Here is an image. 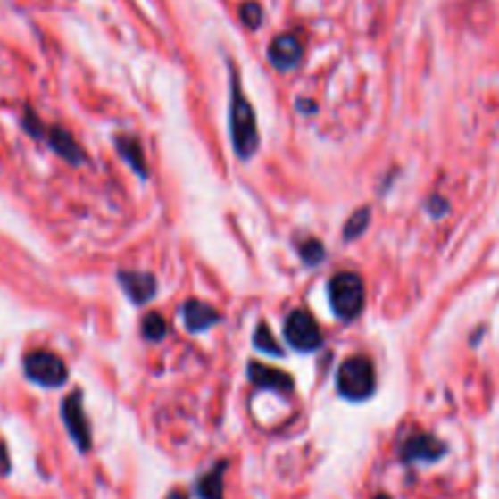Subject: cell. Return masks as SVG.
<instances>
[{"mask_svg": "<svg viewBox=\"0 0 499 499\" xmlns=\"http://www.w3.org/2000/svg\"><path fill=\"white\" fill-rule=\"evenodd\" d=\"M229 129H232L234 152L239 159H251L259 149V127L256 112L241 90L239 76L232 69V105H229Z\"/></svg>", "mask_w": 499, "mask_h": 499, "instance_id": "1", "label": "cell"}, {"mask_svg": "<svg viewBox=\"0 0 499 499\" xmlns=\"http://www.w3.org/2000/svg\"><path fill=\"white\" fill-rule=\"evenodd\" d=\"M337 387L341 397L351 402L368 400L375 393V368L363 356L346 358L337 373Z\"/></svg>", "mask_w": 499, "mask_h": 499, "instance_id": "2", "label": "cell"}, {"mask_svg": "<svg viewBox=\"0 0 499 499\" xmlns=\"http://www.w3.org/2000/svg\"><path fill=\"white\" fill-rule=\"evenodd\" d=\"M329 303L339 320H356L363 310V303H366L363 280L356 273L334 276L329 280Z\"/></svg>", "mask_w": 499, "mask_h": 499, "instance_id": "3", "label": "cell"}, {"mask_svg": "<svg viewBox=\"0 0 499 499\" xmlns=\"http://www.w3.org/2000/svg\"><path fill=\"white\" fill-rule=\"evenodd\" d=\"M22 366H25L27 378L32 383L42 385V387H59V385L69 380V368L52 351H32V353H27Z\"/></svg>", "mask_w": 499, "mask_h": 499, "instance_id": "4", "label": "cell"}, {"mask_svg": "<svg viewBox=\"0 0 499 499\" xmlns=\"http://www.w3.org/2000/svg\"><path fill=\"white\" fill-rule=\"evenodd\" d=\"M286 341L295 351H317L321 346V329L307 310H295L286 320Z\"/></svg>", "mask_w": 499, "mask_h": 499, "instance_id": "5", "label": "cell"}, {"mask_svg": "<svg viewBox=\"0 0 499 499\" xmlns=\"http://www.w3.org/2000/svg\"><path fill=\"white\" fill-rule=\"evenodd\" d=\"M62 417H63V424L69 428V434H71L73 444L79 446V451L83 453H88L90 451V427H88V417H86V410H83V395L76 390L71 393L62 404Z\"/></svg>", "mask_w": 499, "mask_h": 499, "instance_id": "6", "label": "cell"}, {"mask_svg": "<svg viewBox=\"0 0 499 499\" xmlns=\"http://www.w3.org/2000/svg\"><path fill=\"white\" fill-rule=\"evenodd\" d=\"M444 453H446V446L431 434H414L402 446L404 463H434L438 458H444Z\"/></svg>", "mask_w": 499, "mask_h": 499, "instance_id": "7", "label": "cell"}, {"mask_svg": "<svg viewBox=\"0 0 499 499\" xmlns=\"http://www.w3.org/2000/svg\"><path fill=\"white\" fill-rule=\"evenodd\" d=\"M268 59L278 71H293L295 66L303 62V42L290 32H283L268 46Z\"/></svg>", "mask_w": 499, "mask_h": 499, "instance_id": "8", "label": "cell"}, {"mask_svg": "<svg viewBox=\"0 0 499 499\" xmlns=\"http://www.w3.org/2000/svg\"><path fill=\"white\" fill-rule=\"evenodd\" d=\"M249 380L261 390H273V393H290L293 390V378L278 368H268L263 363L251 361L249 363Z\"/></svg>", "mask_w": 499, "mask_h": 499, "instance_id": "9", "label": "cell"}, {"mask_svg": "<svg viewBox=\"0 0 499 499\" xmlns=\"http://www.w3.org/2000/svg\"><path fill=\"white\" fill-rule=\"evenodd\" d=\"M120 286L125 287V293L129 295V300L137 304L149 303L156 293V278L152 273H139V270H122L120 273Z\"/></svg>", "mask_w": 499, "mask_h": 499, "instance_id": "10", "label": "cell"}, {"mask_svg": "<svg viewBox=\"0 0 499 499\" xmlns=\"http://www.w3.org/2000/svg\"><path fill=\"white\" fill-rule=\"evenodd\" d=\"M217 320H220L217 310L210 307V304L200 303V300H187L183 304V321H186L187 331H205Z\"/></svg>", "mask_w": 499, "mask_h": 499, "instance_id": "11", "label": "cell"}, {"mask_svg": "<svg viewBox=\"0 0 499 499\" xmlns=\"http://www.w3.org/2000/svg\"><path fill=\"white\" fill-rule=\"evenodd\" d=\"M46 142L52 146L54 152L59 154L63 161H69V163H80V161L86 159V154L80 149L76 139H73L71 134L62 129V127H52L49 132H46Z\"/></svg>", "mask_w": 499, "mask_h": 499, "instance_id": "12", "label": "cell"}, {"mask_svg": "<svg viewBox=\"0 0 499 499\" xmlns=\"http://www.w3.org/2000/svg\"><path fill=\"white\" fill-rule=\"evenodd\" d=\"M224 470L227 463L220 461L210 473H205L195 485V495L200 499H224Z\"/></svg>", "mask_w": 499, "mask_h": 499, "instance_id": "13", "label": "cell"}, {"mask_svg": "<svg viewBox=\"0 0 499 499\" xmlns=\"http://www.w3.org/2000/svg\"><path fill=\"white\" fill-rule=\"evenodd\" d=\"M115 146L120 156L132 166V170L137 176H142L146 179V161H144V154H142V146L139 142L134 139V137H117L115 139Z\"/></svg>", "mask_w": 499, "mask_h": 499, "instance_id": "14", "label": "cell"}, {"mask_svg": "<svg viewBox=\"0 0 499 499\" xmlns=\"http://www.w3.org/2000/svg\"><path fill=\"white\" fill-rule=\"evenodd\" d=\"M368 222H370V210L368 207H358L356 212L348 217L346 227H344V237L346 239H358L368 229Z\"/></svg>", "mask_w": 499, "mask_h": 499, "instance_id": "15", "label": "cell"}, {"mask_svg": "<svg viewBox=\"0 0 499 499\" xmlns=\"http://www.w3.org/2000/svg\"><path fill=\"white\" fill-rule=\"evenodd\" d=\"M239 18L249 29H259L263 22V8L259 0H244L239 8Z\"/></svg>", "mask_w": 499, "mask_h": 499, "instance_id": "16", "label": "cell"}, {"mask_svg": "<svg viewBox=\"0 0 499 499\" xmlns=\"http://www.w3.org/2000/svg\"><path fill=\"white\" fill-rule=\"evenodd\" d=\"M254 346L261 348V351H266V353H270V356H283V348L278 346L276 337L270 334V329H268L266 324H259V329H256V334H254Z\"/></svg>", "mask_w": 499, "mask_h": 499, "instance_id": "17", "label": "cell"}, {"mask_svg": "<svg viewBox=\"0 0 499 499\" xmlns=\"http://www.w3.org/2000/svg\"><path fill=\"white\" fill-rule=\"evenodd\" d=\"M142 334L146 337L149 341H161L163 337H166V321H163V317L156 312L146 314L142 321Z\"/></svg>", "mask_w": 499, "mask_h": 499, "instance_id": "18", "label": "cell"}, {"mask_svg": "<svg viewBox=\"0 0 499 499\" xmlns=\"http://www.w3.org/2000/svg\"><path fill=\"white\" fill-rule=\"evenodd\" d=\"M300 256H303V261L307 266H317V263L324 259V246H321V241H304L303 246H300Z\"/></svg>", "mask_w": 499, "mask_h": 499, "instance_id": "19", "label": "cell"}, {"mask_svg": "<svg viewBox=\"0 0 499 499\" xmlns=\"http://www.w3.org/2000/svg\"><path fill=\"white\" fill-rule=\"evenodd\" d=\"M25 129L32 134V137H42V134H45V129H42V122L37 120L35 112H27L25 115Z\"/></svg>", "mask_w": 499, "mask_h": 499, "instance_id": "20", "label": "cell"}, {"mask_svg": "<svg viewBox=\"0 0 499 499\" xmlns=\"http://www.w3.org/2000/svg\"><path fill=\"white\" fill-rule=\"evenodd\" d=\"M297 107H300V110H307V112H314V110H317V105H314V103H304V100H300V103H297Z\"/></svg>", "mask_w": 499, "mask_h": 499, "instance_id": "21", "label": "cell"}, {"mask_svg": "<svg viewBox=\"0 0 499 499\" xmlns=\"http://www.w3.org/2000/svg\"><path fill=\"white\" fill-rule=\"evenodd\" d=\"M166 499H187V497H186V495H183V492H170V495Z\"/></svg>", "mask_w": 499, "mask_h": 499, "instance_id": "22", "label": "cell"}, {"mask_svg": "<svg viewBox=\"0 0 499 499\" xmlns=\"http://www.w3.org/2000/svg\"><path fill=\"white\" fill-rule=\"evenodd\" d=\"M373 499H393V497H387V495H378V497H373Z\"/></svg>", "mask_w": 499, "mask_h": 499, "instance_id": "23", "label": "cell"}]
</instances>
